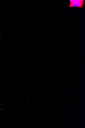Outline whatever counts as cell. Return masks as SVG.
<instances>
[{"label": "cell", "mask_w": 85, "mask_h": 128, "mask_svg": "<svg viewBox=\"0 0 85 128\" xmlns=\"http://www.w3.org/2000/svg\"><path fill=\"white\" fill-rule=\"evenodd\" d=\"M70 4L68 8L76 7L82 8L83 6L84 0H70Z\"/></svg>", "instance_id": "obj_1"}]
</instances>
